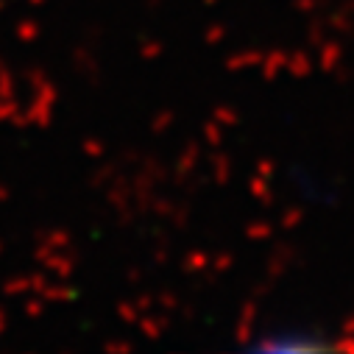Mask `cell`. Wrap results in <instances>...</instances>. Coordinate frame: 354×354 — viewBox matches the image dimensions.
<instances>
[{"label":"cell","instance_id":"cell-1","mask_svg":"<svg viewBox=\"0 0 354 354\" xmlns=\"http://www.w3.org/2000/svg\"><path fill=\"white\" fill-rule=\"evenodd\" d=\"M251 348L257 351H324V348H332V343L304 329H282V332L262 335L257 343H251Z\"/></svg>","mask_w":354,"mask_h":354}]
</instances>
